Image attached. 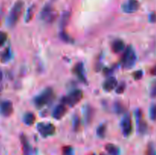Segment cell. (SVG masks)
Instances as JSON below:
<instances>
[{"label": "cell", "instance_id": "2", "mask_svg": "<svg viewBox=\"0 0 156 155\" xmlns=\"http://www.w3.org/2000/svg\"><path fill=\"white\" fill-rule=\"evenodd\" d=\"M136 62V55L132 46L126 48L121 58V64L123 67L126 69H129L134 66Z\"/></svg>", "mask_w": 156, "mask_h": 155}, {"label": "cell", "instance_id": "16", "mask_svg": "<svg viewBox=\"0 0 156 155\" xmlns=\"http://www.w3.org/2000/svg\"><path fill=\"white\" fill-rule=\"evenodd\" d=\"M107 152L109 155H119L120 154V150L116 145L113 144H108L105 146Z\"/></svg>", "mask_w": 156, "mask_h": 155}, {"label": "cell", "instance_id": "19", "mask_svg": "<svg viewBox=\"0 0 156 155\" xmlns=\"http://www.w3.org/2000/svg\"><path fill=\"white\" fill-rule=\"evenodd\" d=\"M70 16H71V14H70V12H63V14L61 15L60 23H59V24H60L61 27H66L67 24H68L69 21V19H70Z\"/></svg>", "mask_w": 156, "mask_h": 155}, {"label": "cell", "instance_id": "31", "mask_svg": "<svg viewBox=\"0 0 156 155\" xmlns=\"http://www.w3.org/2000/svg\"><path fill=\"white\" fill-rule=\"evenodd\" d=\"M116 109H117V112H118V113H121V112H123V110H124V109H123V107L122 106L121 104H117V106H116Z\"/></svg>", "mask_w": 156, "mask_h": 155}, {"label": "cell", "instance_id": "10", "mask_svg": "<svg viewBox=\"0 0 156 155\" xmlns=\"http://www.w3.org/2000/svg\"><path fill=\"white\" fill-rule=\"evenodd\" d=\"M136 118H137V122H138V131L140 133L144 134L146 133L147 131V123L142 119L141 112L140 110L137 111L136 114Z\"/></svg>", "mask_w": 156, "mask_h": 155}, {"label": "cell", "instance_id": "15", "mask_svg": "<svg viewBox=\"0 0 156 155\" xmlns=\"http://www.w3.org/2000/svg\"><path fill=\"white\" fill-rule=\"evenodd\" d=\"M125 48V43L121 40H117L112 44V50L114 53H119L123 51Z\"/></svg>", "mask_w": 156, "mask_h": 155}, {"label": "cell", "instance_id": "20", "mask_svg": "<svg viewBox=\"0 0 156 155\" xmlns=\"http://www.w3.org/2000/svg\"><path fill=\"white\" fill-rule=\"evenodd\" d=\"M34 6L32 5L30 6V8L28 9L27 12V15H26V18H25V21L26 22H28L29 21H30V19L32 18L34 15Z\"/></svg>", "mask_w": 156, "mask_h": 155}, {"label": "cell", "instance_id": "14", "mask_svg": "<svg viewBox=\"0 0 156 155\" xmlns=\"http://www.w3.org/2000/svg\"><path fill=\"white\" fill-rule=\"evenodd\" d=\"M41 16L47 21H53V18H54V15H53V11H52L51 7L50 5H47L44 8L42 12H41Z\"/></svg>", "mask_w": 156, "mask_h": 155}, {"label": "cell", "instance_id": "33", "mask_svg": "<svg viewBox=\"0 0 156 155\" xmlns=\"http://www.w3.org/2000/svg\"><path fill=\"white\" fill-rule=\"evenodd\" d=\"M150 72H151V74H152V75L156 76V65L153 67V68H152V69H151Z\"/></svg>", "mask_w": 156, "mask_h": 155}, {"label": "cell", "instance_id": "4", "mask_svg": "<svg viewBox=\"0 0 156 155\" xmlns=\"http://www.w3.org/2000/svg\"><path fill=\"white\" fill-rule=\"evenodd\" d=\"M83 97V93L81 90H75L73 92L70 93L66 97H63L62 103L63 104H67L69 106H74L79 103Z\"/></svg>", "mask_w": 156, "mask_h": 155}, {"label": "cell", "instance_id": "29", "mask_svg": "<svg viewBox=\"0 0 156 155\" xmlns=\"http://www.w3.org/2000/svg\"><path fill=\"white\" fill-rule=\"evenodd\" d=\"M149 21L152 23L156 22V13L155 12H152L149 15Z\"/></svg>", "mask_w": 156, "mask_h": 155}, {"label": "cell", "instance_id": "3", "mask_svg": "<svg viewBox=\"0 0 156 155\" xmlns=\"http://www.w3.org/2000/svg\"><path fill=\"white\" fill-rule=\"evenodd\" d=\"M53 97V91L51 88H47L41 94L37 96L34 99V104L37 108L43 107L52 100Z\"/></svg>", "mask_w": 156, "mask_h": 155}, {"label": "cell", "instance_id": "27", "mask_svg": "<svg viewBox=\"0 0 156 155\" xmlns=\"http://www.w3.org/2000/svg\"><path fill=\"white\" fill-rule=\"evenodd\" d=\"M143 75V71L140 70V71H136L133 73V77L136 80H139V79H141Z\"/></svg>", "mask_w": 156, "mask_h": 155}, {"label": "cell", "instance_id": "5", "mask_svg": "<svg viewBox=\"0 0 156 155\" xmlns=\"http://www.w3.org/2000/svg\"><path fill=\"white\" fill-rule=\"evenodd\" d=\"M37 130L43 137H48L53 135L55 132V126L51 123L41 122L37 124Z\"/></svg>", "mask_w": 156, "mask_h": 155}, {"label": "cell", "instance_id": "11", "mask_svg": "<svg viewBox=\"0 0 156 155\" xmlns=\"http://www.w3.org/2000/svg\"><path fill=\"white\" fill-rule=\"evenodd\" d=\"M21 142L23 147V155H32V148L30 143L24 135L21 136Z\"/></svg>", "mask_w": 156, "mask_h": 155}, {"label": "cell", "instance_id": "6", "mask_svg": "<svg viewBox=\"0 0 156 155\" xmlns=\"http://www.w3.org/2000/svg\"><path fill=\"white\" fill-rule=\"evenodd\" d=\"M121 127L123 133L125 136H128V135H130L133 130V126L132 120H131V117L129 113L126 114L123 118L121 122Z\"/></svg>", "mask_w": 156, "mask_h": 155}, {"label": "cell", "instance_id": "7", "mask_svg": "<svg viewBox=\"0 0 156 155\" xmlns=\"http://www.w3.org/2000/svg\"><path fill=\"white\" fill-rule=\"evenodd\" d=\"M140 2L137 0H128L123 5V12L126 13H133L140 9Z\"/></svg>", "mask_w": 156, "mask_h": 155}, {"label": "cell", "instance_id": "28", "mask_svg": "<svg viewBox=\"0 0 156 155\" xmlns=\"http://www.w3.org/2000/svg\"><path fill=\"white\" fill-rule=\"evenodd\" d=\"M79 122H80V120H79V117H78V116L75 117V118H74V124H73V126H74L75 130H77V129H79Z\"/></svg>", "mask_w": 156, "mask_h": 155}, {"label": "cell", "instance_id": "32", "mask_svg": "<svg viewBox=\"0 0 156 155\" xmlns=\"http://www.w3.org/2000/svg\"><path fill=\"white\" fill-rule=\"evenodd\" d=\"M61 37H62V39L63 40L66 41V42H69V40H71L69 37V36L66 34V33H61Z\"/></svg>", "mask_w": 156, "mask_h": 155}, {"label": "cell", "instance_id": "26", "mask_svg": "<svg viewBox=\"0 0 156 155\" xmlns=\"http://www.w3.org/2000/svg\"><path fill=\"white\" fill-rule=\"evenodd\" d=\"M150 96L152 98H155L156 97V81L152 83V87H151Z\"/></svg>", "mask_w": 156, "mask_h": 155}, {"label": "cell", "instance_id": "35", "mask_svg": "<svg viewBox=\"0 0 156 155\" xmlns=\"http://www.w3.org/2000/svg\"><path fill=\"white\" fill-rule=\"evenodd\" d=\"M91 155H95V154H91Z\"/></svg>", "mask_w": 156, "mask_h": 155}, {"label": "cell", "instance_id": "8", "mask_svg": "<svg viewBox=\"0 0 156 155\" xmlns=\"http://www.w3.org/2000/svg\"><path fill=\"white\" fill-rule=\"evenodd\" d=\"M13 112V105L9 100H5L0 103V112L3 116L8 117Z\"/></svg>", "mask_w": 156, "mask_h": 155}, {"label": "cell", "instance_id": "25", "mask_svg": "<svg viewBox=\"0 0 156 155\" xmlns=\"http://www.w3.org/2000/svg\"><path fill=\"white\" fill-rule=\"evenodd\" d=\"M6 40H7V34H6V33L0 31V46L4 45Z\"/></svg>", "mask_w": 156, "mask_h": 155}, {"label": "cell", "instance_id": "23", "mask_svg": "<svg viewBox=\"0 0 156 155\" xmlns=\"http://www.w3.org/2000/svg\"><path fill=\"white\" fill-rule=\"evenodd\" d=\"M146 155H156V150L152 144H149L146 149Z\"/></svg>", "mask_w": 156, "mask_h": 155}, {"label": "cell", "instance_id": "34", "mask_svg": "<svg viewBox=\"0 0 156 155\" xmlns=\"http://www.w3.org/2000/svg\"><path fill=\"white\" fill-rule=\"evenodd\" d=\"M2 71H0V81H2Z\"/></svg>", "mask_w": 156, "mask_h": 155}, {"label": "cell", "instance_id": "30", "mask_svg": "<svg viewBox=\"0 0 156 155\" xmlns=\"http://www.w3.org/2000/svg\"><path fill=\"white\" fill-rule=\"evenodd\" d=\"M124 89H125V84L124 83H123L117 88V91H117V93H118V94H121V93L123 92Z\"/></svg>", "mask_w": 156, "mask_h": 155}, {"label": "cell", "instance_id": "18", "mask_svg": "<svg viewBox=\"0 0 156 155\" xmlns=\"http://www.w3.org/2000/svg\"><path fill=\"white\" fill-rule=\"evenodd\" d=\"M11 58V51L9 48L5 49L3 51L0 53V61L2 62H6L10 59Z\"/></svg>", "mask_w": 156, "mask_h": 155}, {"label": "cell", "instance_id": "1", "mask_svg": "<svg viewBox=\"0 0 156 155\" xmlns=\"http://www.w3.org/2000/svg\"><path fill=\"white\" fill-rule=\"evenodd\" d=\"M23 7H24V2L21 0L15 3L13 7L11 9L9 17H8L7 22L9 27H14L18 22V19L21 15V12H22Z\"/></svg>", "mask_w": 156, "mask_h": 155}, {"label": "cell", "instance_id": "12", "mask_svg": "<svg viewBox=\"0 0 156 155\" xmlns=\"http://www.w3.org/2000/svg\"><path fill=\"white\" fill-rule=\"evenodd\" d=\"M73 72L82 81H85V77L84 74V65L82 62H79L75 65Z\"/></svg>", "mask_w": 156, "mask_h": 155}, {"label": "cell", "instance_id": "21", "mask_svg": "<svg viewBox=\"0 0 156 155\" xmlns=\"http://www.w3.org/2000/svg\"><path fill=\"white\" fill-rule=\"evenodd\" d=\"M62 155H74V150L71 146H66L62 148Z\"/></svg>", "mask_w": 156, "mask_h": 155}, {"label": "cell", "instance_id": "13", "mask_svg": "<svg viewBox=\"0 0 156 155\" xmlns=\"http://www.w3.org/2000/svg\"><path fill=\"white\" fill-rule=\"evenodd\" d=\"M117 81L115 78H109L105 81L103 84V88L106 91H111L117 87Z\"/></svg>", "mask_w": 156, "mask_h": 155}, {"label": "cell", "instance_id": "9", "mask_svg": "<svg viewBox=\"0 0 156 155\" xmlns=\"http://www.w3.org/2000/svg\"><path fill=\"white\" fill-rule=\"evenodd\" d=\"M66 111L67 109L65 104L62 103V104L57 105L55 107L54 110L53 112V117L54 119H60L61 118L63 117V115H65Z\"/></svg>", "mask_w": 156, "mask_h": 155}, {"label": "cell", "instance_id": "22", "mask_svg": "<svg viewBox=\"0 0 156 155\" xmlns=\"http://www.w3.org/2000/svg\"><path fill=\"white\" fill-rule=\"evenodd\" d=\"M149 116H150L151 119L153 121L156 120V104L151 106L150 109H149Z\"/></svg>", "mask_w": 156, "mask_h": 155}, {"label": "cell", "instance_id": "24", "mask_svg": "<svg viewBox=\"0 0 156 155\" xmlns=\"http://www.w3.org/2000/svg\"><path fill=\"white\" fill-rule=\"evenodd\" d=\"M105 132H106V127H105V126H101L97 130L98 135L99 137H101V138H104L105 137Z\"/></svg>", "mask_w": 156, "mask_h": 155}, {"label": "cell", "instance_id": "17", "mask_svg": "<svg viewBox=\"0 0 156 155\" xmlns=\"http://www.w3.org/2000/svg\"><path fill=\"white\" fill-rule=\"evenodd\" d=\"M23 121H24V122L27 126H31V125H33L35 121V116L34 115V113H32V112H27L24 115Z\"/></svg>", "mask_w": 156, "mask_h": 155}]
</instances>
